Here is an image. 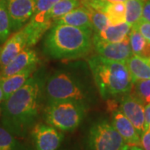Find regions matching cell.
Segmentation results:
<instances>
[{
  "label": "cell",
  "instance_id": "obj_21",
  "mask_svg": "<svg viewBox=\"0 0 150 150\" xmlns=\"http://www.w3.org/2000/svg\"><path fill=\"white\" fill-rule=\"evenodd\" d=\"M146 0H127L126 7V23L133 27L142 18L143 8Z\"/></svg>",
  "mask_w": 150,
  "mask_h": 150
},
{
  "label": "cell",
  "instance_id": "obj_1",
  "mask_svg": "<svg viewBox=\"0 0 150 150\" xmlns=\"http://www.w3.org/2000/svg\"><path fill=\"white\" fill-rule=\"evenodd\" d=\"M45 69H38L26 83L2 103V125L18 138H26L38 123L45 102Z\"/></svg>",
  "mask_w": 150,
  "mask_h": 150
},
{
  "label": "cell",
  "instance_id": "obj_22",
  "mask_svg": "<svg viewBox=\"0 0 150 150\" xmlns=\"http://www.w3.org/2000/svg\"><path fill=\"white\" fill-rule=\"evenodd\" d=\"M12 33L10 18L5 0H0V45L5 43Z\"/></svg>",
  "mask_w": 150,
  "mask_h": 150
},
{
  "label": "cell",
  "instance_id": "obj_19",
  "mask_svg": "<svg viewBox=\"0 0 150 150\" xmlns=\"http://www.w3.org/2000/svg\"><path fill=\"white\" fill-rule=\"evenodd\" d=\"M0 150H33L4 126H0Z\"/></svg>",
  "mask_w": 150,
  "mask_h": 150
},
{
  "label": "cell",
  "instance_id": "obj_2",
  "mask_svg": "<svg viewBox=\"0 0 150 150\" xmlns=\"http://www.w3.org/2000/svg\"><path fill=\"white\" fill-rule=\"evenodd\" d=\"M97 87L88 63L74 60L48 75L45 86V103L77 100L88 107L97 102Z\"/></svg>",
  "mask_w": 150,
  "mask_h": 150
},
{
  "label": "cell",
  "instance_id": "obj_12",
  "mask_svg": "<svg viewBox=\"0 0 150 150\" xmlns=\"http://www.w3.org/2000/svg\"><path fill=\"white\" fill-rule=\"evenodd\" d=\"M111 114V123L113 127L121 135L125 144L128 145H136L140 146L139 133L130 122L122 111L117 108L110 112Z\"/></svg>",
  "mask_w": 150,
  "mask_h": 150
},
{
  "label": "cell",
  "instance_id": "obj_24",
  "mask_svg": "<svg viewBox=\"0 0 150 150\" xmlns=\"http://www.w3.org/2000/svg\"><path fill=\"white\" fill-rule=\"evenodd\" d=\"M86 8L88 9L90 15L93 33L101 32L105 28L110 25V22L103 12L97 10L92 8Z\"/></svg>",
  "mask_w": 150,
  "mask_h": 150
},
{
  "label": "cell",
  "instance_id": "obj_35",
  "mask_svg": "<svg viewBox=\"0 0 150 150\" xmlns=\"http://www.w3.org/2000/svg\"><path fill=\"white\" fill-rule=\"evenodd\" d=\"M0 112H1V109H0Z\"/></svg>",
  "mask_w": 150,
  "mask_h": 150
},
{
  "label": "cell",
  "instance_id": "obj_23",
  "mask_svg": "<svg viewBox=\"0 0 150 150\" xmlns=\"http://www.w3.org/2000/svg\"><path fill=\"white\" fill-rule=\"evenodd\" d=\"M133 95L139 98L141 102L146 105L150 103V79L139 80L134 83L132 90L130 92Z\"/></svg>",
  "mask_w": 150,
  "mask_h": 150
},
{
  "label": "cell",
  "instance_id": "obj_9",
  "mask_svg": "<svg viewBox=\"0 0 150 150\" xmlns=\"http://www.w3.org/2000/svg\"><path fill=\"white\" fill-rule=\"evenodd\" d=\"M12 32L20 30L33 15L37 0H5Z\"/></svg>",
  "mask_w": 150,
  "mask_h": 150
},
{
  "label": "cell",
  "instance_id": "obj_4",
  "mask_svg": "<svg viewBox=\"0 0 150 150\" xmlns=\"http://www.w3.org/2000/svg\"><path fill=\"white\" fill-rule=\"evenodd\" d=\"M98 92L104 100L129 93L133 80L126 63L93 55L87 60Z\"/></svg>",
  "mask_w": 150,
  "mask_h": 150
},
{
  "label": "cell",
  "instance_id": "obj_27",
  "mask_svg": "<svg viewBox=\"0 0 150 150\" xmlns=\"http://www.w3.org/2000/svg\"><path fill=\"white\" fill-rule=\"evenodd\" d=\"M60 0H37L33 14L45 13Z\"/></svg>",
  "mask_w": 150,
  "mask_h": 150
},
{
  "label": "cell",
  "instance_id": "obj_33",
  "mask_svg": "<svg viewBox=\"0 0 150 150\" xmlns=\"http://www.w3.org/2000/svg\"><path fill=\"white\" fill-rule=\"evenodd\" d=\"M60 150H79L78 149H74V148H64V149H62Z\"/></svg>",
  "mask_w": 150,
  "mask_h": 150
},
{
  "label": "cell",
  "instance_id": "obj_20",
  "mask_svg": "<svg viewBox=\"0 0 150 150\" xmlns=\"http://www.w3.org/2000/svg\"><path fill=\"white\" fill-rule=\"evenodd\" d=\"M103 13L108 17L110 25H118L126 22L125 2L108 3Z\"/></svg>",
  "mask_w": 150,
  "mask_h": 150
},
{
  "label": "cell",
  "instance_id": "obj_31",
  "mask_svg": "<svg viewBox=\"0 0 150 150\" xmlns=\"http://www.w3.org/2000/svg\"><path fill=\"white\" fill-rule=\"evenodd\" d=\"M123 150H144L140 146H136V145H128L123 148Z\"/></svg>",
  "mask_w": 150,
  "mask_h": 150
},
{
  "label": "cell",
  "instance_id": "obj_30",
  "mask_svg": "<svg viewBox=\"0 0 150 150\" xmlns=\"http://www.w3.org/2000/svg\"><path fill=\"white\" fill-rule=\"evenodd\" d=\"M144 115H145V123L147 130L150 125V103L146 104L144 106Z\"/></svg>",
  "mask_w": 150,
  "mask_h": 150
},
{
  "label": "cell",
  "instance_id": "obj_29",
  "mask_svg": "<svg viewBox=\"0 0 150 150\" xmlns=\"http://www.w3.org/2000/svg\"><path fill=\"white\" fill-rule=\"evenodd\" d=\"M141 18L144 19L146 21L150 22V0H146L145 2Z\"/></svg>",
  "mask_w": 150,
  "mask_h": 150
},
{
  "label": "cell",
  "instance_id": "obj_26",
  "mask_svg": "<svg viewBox=\"0 0 150 150\" xmlns=\"http://www.w3.org/2000/svg\"><path fill=\"white\" fill-rule=\"evenodd\" d=\"M132 28H135L146 40L150 42V22L140 18Z\"/></svg>",
  "mask_w": 150,
  "mask_h": 150
},
{
  "label": "cell",
  "instance_id": "obj_10",
  "mask_svg": "<svg viewBox=\"0 0 150 150\" xmlns=\"http://www.w3.org/2000/svg\"><path fill=\"white\" fill-rule=\"evenodd\" d=\"M119 109L134 124L140 136L147 130L144 105L131 93H126L119 98Z\"/></svg>",
  "mask_w": 150,
  "mask_h": 150
},
{
  "label": "cell",
  "instance_id": "obj_17",
  "mask_svg": "<svg viewBox=\"0 0 150 150\" xmlns=\"http://www.w3.org/2000/svg\"><path fill=\"white\" fill-rule=\"evenodd\" d=\"M131 28L132 27L125 22L118 25H109L101 32L94 33L106 42L118 43L129 38Z\"/></svg>",
  "mask_w": 150,
  "mask_h": 150
},
{
  "label": "cell",
  "instance_id": "obj_8",
  "mask_svg": "<svg viewBox=\"0 0 150 150\" xmlns=\"http://www.w3.org/2000/svg\"><path fill=\"white\" fill-rule=\"evenodd\" d=\"M35 150H59L64 140V134L48 123H38L32 129Z\"/></svg>",
  "mask_w": 150,
  "mask_h": 150
},
{
  "label": "cell",
  "instance_id": "obj_6",
  "mask_svg": "<svg viewBox=\"0 0 150 150\" xmlns=\"http://www.w3.org/2000/svg\"><path fill=\"white\" fill-rule=\"evenodd\" d=\"M126 144L107 118L93 122L85 136V150H123Z\"/></svg>",
  "mask_w": 150,
  "mask_h": 150
},
{
  "label": "cell",
  "instance_id": "obj_32",
  "mask_svg": "<svg viewBox=\"0 0 150 150\" xmlns=\"http://www.w3.org/2000/svg\"><path fill=\"white\" fill-rule=\"evenodd\" d=\"M4 99V93L3 88H2L1 84H0V102H3Z\"/></svg>",
  "mask_w": 150,
  "mask_h": 150
},
{
  "label": "cell",
  "instance_id": "obj_14",
  "mask_svg": "<svg viewBox=\"0 0 150 150\" xmlns=\"http://www.w3.org/2000/svg\"><path fill=\"white\" fill-rule=\"evenodd\" d=\"M38 65H33L21 72L11 75L4 79H0V84L4 93V99L11 96L14 92L18 90L20 88L26 83L29 78L33 74V73L38 69Z\"/></svg>",
  "mask_w": 150,
  "mask_h": 150
},
{
  "label": "cell",
  "instance_id": "obj_13",
  "mask_svg": "<svg viewBox=\"0 0 150 150\" xmlns=\"http://www.w3.org/2000/svg\"><path fill=\"white\" fill-rule=\"evenodd\" d=\"M39 61V57L34 49L31 48H24L8 64L1 69L0 79H4L18 74L33 65H38Z\"/></svg>",
  "mask_w": 150,
  "mask_h": 150
},
{
  "label": "cell",
  "instance_id": "obj_5",
  "mask_svg": "<svg viewBox=\"0 0 150 150\" xmlns=\"http://www.w3.org/2000/svg\"><path fill=\"white\" fill-rule=\"evenodd\" d=\"M88 107L83 103L67 99L47 103L43 109L45 123L64 132H72L80 125Z\"/></svg>",
  "mask_w": 150,
  "mask_h": 150
},
{
  "label": "cell",
  "instance_id": "obj_18",
  "mask_svg": "<svg viewBox=\"0 0 150 150\" xmlns=\"http://www.w3.org/2000/svg\"><path fill=\"white\" fill-rule=\"evenodd\" d=\"M129 44L133 54L144 59L150 58V42L146 40L134 28H131L129 33Z\"/></svg>",
  "mask_w": 150,
  "mask_h": 150
},
{
  "label": "cell",
  "instance_id": "obj_7",
  "mask_svg": "<svg viewBox=\"0 0 150 150\" xmlns=\"http://www.w3.org/2000/svg\"><path fill=\"white\" fill-rule=\"evenodd\" d=\"M93 46L98 55L110 60L126 63L133 55L129 38L118 43H110L101 39L93 33Z\"/></svg>",
  "mask_w": 150,
  "mask_h": 150
},
{
  "label": "cell",
  "instance_id": "obj_3",
  "mask_svg": "<svg viewBox=\"0 0 150 150\" xmlns=\"http://www.w3.org/2000/svg\"><path fill=\"white\" fill-rule=\"evenodd\" d=\"M93 31L68 24H54L44 35L43 51L48 58L77 60L91 53Z\"/></svg>",
  "mask_w": 150,
  "mask_h": 150
},
{
  "label": "cell",
  "instance_id": "obj_15",
  "mask_svg": "<svg viewBox=\"0 0 150 150\" xmlns=\"http://www.w3.org/2000/svg\"><path fill=\"white\" fill-rule=\"evenodd\" d=\"M54 24H68L93 31L89 13L85 7L82 5L54 21L53 25Z\"/></svg>",
  "mask_w": 150,
  "mask_h": 150
},
{
  "label": "cell",
  "instance_id": "obj_28",
  "mask_svg": "<svg viewBox=\"0 0 150 150\" xmlns=\"http://www.w3.org/2000/svg\"><path fill=\"white\" fill-rule=\"evenodd\" d=\"M140 146L144 150H150V130H146L140 138Z\"/></svg>",
  "mask_w": 150,
  "mask_h": 150
},
{
  "label": "cell",
  "instance_id": "obj_16",
  "mask_svg": "<svg viewBox=\"0 0 150 150\" xmlns=\"http://www.w3.org/2000/svg\"><path fill=\"white\" fill-rule=\"evenodd\" d=\"M126 64L128 66L133 83L150 79V58L144 59L133 54L127 60Z\"/></svg>",
  "mask_w": 150,
  "mask_h": 150
},
{
  "label": "cell",
  "instance_id": "obj_11",
  "mask_svg": "<svg viewBox=\"0 0 150 150\" xmlns=\"http://www.w3.org/2000/svg\"><path fill=\"white\" fill-rule=\"evenodd\" d=\"M26 48H28V34L23 28L8 38L0 48V69H3Z\"/></svg>",
  "mask_w": 150,
  "mask_h": 150
},
{
  "label": "cell",
  "instance_id": "obj_34",
  "mask_svg": "<svg viewBox=\"0 0 150 150\" xmlns=\"http://www.w3.org/2000/svg\"><path fill=\"white\" fill-rule=\"evenodd\" d=\"M149 129V130H150V125H149V129Z\"/></svg>",
  "mask_w": 150,
  "mask_h": 150
},
{
  "label": "cell",
  "instance_id": "obj_25",
  "mask_svg": "<svg viewBox=\"0 0 150 150\" xmlns=\"http://www.w3.org/2000/svg\"><path fill=\"white\" fill-rule=\"evenodd\" d=\"M127 0H81V5L86 8H92L103 12L108 3L112 2H126Z\"/></svg>",
  "mask_w": 150,
  "mask_h": 150
}]
</instances>
